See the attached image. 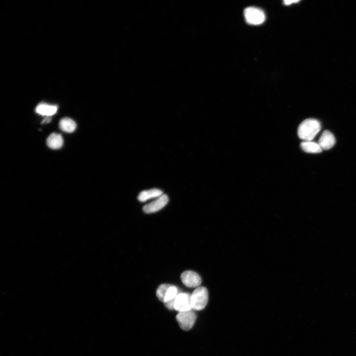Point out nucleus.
<instances>
[{"label": "nucleus", "mask_w": 356, "mask_h": 356, "mask_svg": "<svg viewBox=\"0 0 356 356\" xmlns=\"http://www.w3.org/2000/svg\"><path fill=\"white\" fill-rule=\"evenodd\" d=\"M59 128L63 132L71 133L76 129V124L72 119L69 118H64L59 122Z\"/></svg>", "instance_id": "nucleus-12"}, {"label": "nucleus", "mask_w": 356, "mask_h": 356, "mask_svg": "<svg viewBox=\"0 0 356 356\" xmlns=\"http://www.w3.org/2000/svg\"><path fill=\"white\" fill-rule=\"evenodd\" d=\"M174 310L179 312L191 310L190 295L187 293H179L175 298Z\"/></svg>", "instance_id": "nucleus-5"}, {"label": "nucleus", "mask_w": 356, "mask_h": 356, "mask_svg": "<svg viewBox=\"0 0 356 356\" xmlns=\"http://www.w3.org/2000/svg\"><path fill=\"white\" fill-rule=\"evenodd\" d=\"M47 146L53 149L60 148L63 144V139L62 135L57 133L50 134L46 139Z\"/></svg>", "instance_id": "nucleus-9"}, {"label": "nucleus", "mask_w": 356, "mask_h": 356, "mask_svg": "<svg viewBox=\"0 0 356 356\" xmlns=\"http://www.w3.org/2000/svg\"><path fill=\"white\" fill-rule=\"evenodd\" d=\"M171 284H163L160 285L156 290V296L158 299L163 302L165 294Z\"/></svg>", "instance_id": "nucleus-15"}, {"label": "nucleus", "mask_w": 356, "mask_h": 356, "mask_svg": "<svg viewBox=\"0 0 356 356\" xmlns=\"http://www.w3.org/2000/svg\"><path fill=\"white\" fill-rule=\"evenodd\" d=\"M163 195V191L157 188L142 191L137 197L140 202H145L151 198L159 197Z\"/></svg>", "instance_id": "nucleus-10"}, {"label": "nucleus", "mask_w": 356, "mask_h": 356, "mask_svg": "<svg viewBox=\"0 0 356 356\" xmlns=\"http://www.w3.org/2000/svg\"><path fill=\"white\" fill-rule=\"evenodd\" d=\"M299 0H284V3L285 5H290L292 4V3H296L298 2Z\"/></svg>", "instance_id": "nucleus-16"}, {"label": "nucleus", "mask_w": 356, "mask_h": 356, "mask_svg": "<svg viewBox=\"0 0 356 356\" xmlns=\"http://www.w3.org/2000/svg\"><path fill=\"white\" fill-rule=\"evenodd\" d=\"M178 294V288L174 285H171L165 294L163 303L165 304L174 301Z\"/></svg>", "instance_id": "nucleus-14"}, {"label": "nucleus", "mask_w": 356, "mask_h": 356, "mask_svg": "<svg viewBox=\"0 0 356 356\" xmlns=\"http://www.w3.org/2000/svg\"><path fill=\"white\" fill-rule=\"evenodd\" d=\"M57 110V106L46 103L39 104L36 108L37 113L43 116H49L55 114Z\"/></svg>", "instance_id": "nucleus-11"}, {"label": "nucleus", "mask_w": 356, "mask_h": 356, "mask_svg": "<svg viewBox=\"0 0 356 356\" xmlns=\"http://www.w3.org/2000/svg\"><path fill=\"white\" fill-rule=\"evenodd\" d=\"M321 129L319 122L314 119L303 121L298 128V135L304 141H312Z\"/></svg>", "instance_id": "nucleus-1"}, {"label": "nucleus", "mask_w": 356, "mask_h": 356, "mask_svg": "<svg viewBox=\"0 0 356 356\" xmlns=\"http://www.w3.org/2000/svg\"><path fill=\"white\" fill-rule=\"evenodd\" d=\"M182 283L190 288L198 287L202 282L200 276L196 272L191 270L183 272L180 276Z\"/></svg>", "instance_id": "nucleus-6"}, {"label": "nucleus", "mask_w": 356, "mask_h": 356, "mask_svg": "<svg viewBox=\"0 0 356 356\" xmlns=\"http://www.w3.org/2000/svg\"><path fill=\"white\" fill-rule=\"evenodd\" d=\"M244 15L246 22L254 25L261 24L266 19L264 12L261 9L253 6L247 7Z\"/></svg>", "instance_id": "nucleus-3"}, {"label": "nucleus", "mask_w": 356, "mask_h": 356, "mask_svg": "<svg viewBox=\"0 0 356 356\" xmlns=\"http://www.w3.org/2000/svg\"><path fill=\"white\" fill-rule=\"evenodd\" d=\"M169 198L166 194H163L152 202L145 205L143 211L145 213H152L162 209L168 202Z\"/></svg>", "instance_id": "nucleus-7"}, {"label": "nucleus", "mask_w": 356, "mask_h": 356, "mask_svg": "<svg viewBox=\"0 0 356 356\" xmlns=\"http://www.w3.org/2000/svg\"><path fill=\"white\" fill-rule=\"evenodd\" d=\"M191 306L192 310L200 311L204 309L208 301V292L203 286L197 287L190 295Z\"/></svg>", "instance_id": "nucleus-2"}, {"label": "nucleus", "mask_w": 356, "mask_h": 356, "mask_svg": "<svg viewBox=\"0 0 356 356\" xmlns=\"http://www.w3.org/2000/svg\"><path fill=\"white\" fill-rule=\"evenodd\" d=\"M336 142L333 134L329 131H324L318 140V144L322 149L328 150L332 148Z\"/></svg>", "instance_id": "nucleus-8"}, {"label": "nucleus", "mask_w": 356, "mask_h": 356, "mask_svg": "<svg viewBox=\"0 0 356 356\" xmlns=\"http://www.w3.org/2000/svg\"><path fill=\"white\" fill-rule=\"evenodd\" d=\"M302 149L308 153H317L322 151V149L318 143L312 141H304L301 143Z\"/></svg>", "instance_id": "nucleus-13"}, {"label": "nucleus", "mask_w": 356, "mask_h": 356, "mask_svg": "<svg viewBox=\"0 0 356 356\" xmlns=\"http://www.w3.org/2000/svg\"><path fill=\"white\" fill-rule=\"evenodd\" d=\"M196 319V315L192 310L179 312L176 316L180 327L185 331L190 330L193 327Z\"/></svg>", "instance_id": "nucleus-4"}]
</instances>
